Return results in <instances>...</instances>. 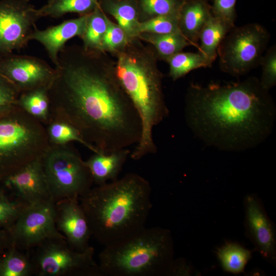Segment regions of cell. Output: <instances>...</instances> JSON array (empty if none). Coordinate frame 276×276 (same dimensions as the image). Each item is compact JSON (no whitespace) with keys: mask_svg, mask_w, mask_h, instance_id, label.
I'll return each mask as SVG.
<instances>
[{"mask_svg":"<svg viewBox=\"0 0 276 276\" xmlns=\"http://www.w3.org/2000/svg\"><path fill=\"white\" fill-rule=\"evenodd\" d=\"M54 68L48 89L50 119L72 124L101 153L139 142L140 117L104 52L65 45Z\"/></svg>","mask_w":276,"mask_h":276,"instance_id":"cell-1","label":"cell"},{"mask_svg":"<svg viewBox=\"0 0 276 276\" xmlns=\"http://www.w3.org/2000/svg\"><path fill=\"white\" fill-rule=\"evenodd\" d=\"M184 112L188 127L205 144L239 152L254 148L269 136L276 107L269 90L251 76L225 84L191 83Z\"/></svg>","mask_w":276,"mask_h":276,"instance_id":"cell-2","label":"cell"},{"mask_svg":"<svg viewBox=\"0 0 276 276\" xmlns=\"http://www.w3.org/2000/svg\"><path fill=\"white\" fill-rule=\"evenodd\" d=\"M79 199L91 236L107 246L146 227L152 208L151 187L142 176L128 173L114 181L92 187Z\"/></svg>","mask_w":276,"mask_h":276,"instance_id":"cell-3","label":"cell"},{"mask_svg":"<svg viewBox=\"0 0 276 276\" xmlns=\"http://www.w3.org/2000/svg\"><path fill=\"white\" fill-rule=\"evenodd\" d=\"M116 52V76L141 122V138L130 155L132 159L137 160L156 152L153 130L169 115L163 90V75L157 67L155 54L135 38L130 39Z\"/></svg>","mask_w":276,"mask_h":276,"instance_id":"cell-4","label":"cell"},{"mask_svg":"<svg viewBox=\"0 0 276 276\" xmlns=\"http://www.w3.org/2000/svg\"><path fill=\"white\" fill-rule=\"evenodd\" d=\"M174 259L171 232L145 227L132 236L104 246L99 255L103 276L165 275Z\"/></svg>","mask_w":276,"mask_h":276,"instance_id":"cell-5","label":"cell"},{"mask_svg":"<svg viewBox=\"0 0 276 276\" xmlns=\"http://www.w3.org/2000/svg\"><path fill=\"white\" fill-rule=\"evenodd\" d=\"M49 146L44 125L18 106L0 114V182L42 157Z\"/></svg>","mask_w":276,"mask_h":276,"instance_id":"cell-6","label":"cell"},{"mask_svg":"<svg viewBox=\"0 0 276 276\" xmlns=\"http://www.w3.org/2000/svg\"><path fill=\"white\" fill-rule=\"evenodd\" d=\"M52 200L79 198L94 181L81 154L71 143L50 145L41 157Z\"/></svg>","mask_w":276,"mask_h":276,"instance_id":"cell-7","label":"cell"},{"mask_svg":"<svg viewBox=\"0 0 276 276\" xmlns=\"http://www.w3.org/2000/svg\"><path fill=\"white\" fill-rule=\"evenodd\" d=\"M270 38L268 30L258 23L234 26L217 50L220 70L236 77L248 74L260 65Z\"/></svg>","mask_w":276,"mask_h":276,"instance_id":"cell-8","label":"cell"},{"mask_svg":"<svg viewBox=\"0 0 276 276\" xmlns=\"http://www.w3.org/2000/svg\"><path fill=\"white\" fill-rule=\"evenodd\" d=\"M34 275L37 276H103L94 259L95 249H72L64 239L47 240L33 249Z\"/></svg>","mask_w":276,"mask_h":276,"instance_id":"cell-9","label":"cell"},{"mask_svg":"<svg viewBox=\"0 0 276 276\" xmlns=\"http://www.w3.org/2000/svg\"><path fill=\"white\" fill-rule=\"evenodd\" d=\"M8 232L11 244L27 251L48 239H65L56 227L52 200L27 204Z\"/></svg>","mask_w":276,"mask_h":276,"instance_id":"cell-10","label":"cell"},{"mask_svg":"<svg viewBox=\"0 0 276 276\" xmlns=\"http://www.w3.org/2000/svg\"><path fill=\"white\" fill-rule=\"evenodd\" d=\"M40 18L31 0H0V59L27 45Z\"/></svg>","mask_w":276,"mask_h":276,"instance_id":"cell-11","label":"cell"},{"mask_svg":"<svg viewBox=\"0 0 276 276\" xmlns=\"http://www.w3.org/2000/svg\"><path fill=\"white\" fill-rule=\"evenodd\" d=\"M0 73L21 93L41 87L49 88L54 79L55 70L37 57L12 54L0 59Z\"/></svg>","mask_w":276,"mask_h":276,"instance_id":"cell-12","label":"cell"},{"mask_svg":"<svg viewBox=\"0 0 276 276\" xmlns=\"http://www.w3.org/2000/svg\"><path fill=\"white\" fill-rule=\"evenodd\" d=\"M245 235L262 258L273 266L276 263V233L262 201L255 194L245 197Z\"/></svg>","mask_w":276,"mask_h":276,"instance_id":"cell-13","label":"cell"},{"mask_svg":"<svg viewBox=\"0 0 276 276\" xmlns=\"http://www.w3.org/2000/svg\"><path fill=\"white\" fill-rule=\"evenodd\" d=\"M0 183L12 197L26 204L52 200L41 157L8 175Z\"/></svg>","mask_w":276,"mask_h":276,"instance_id":"cell-14","label":"cell"},{"mask_svg":"<svg viewBox=\"0 0 276 276\" xmlns=\"http://www.w3.org/2000/svg\"><path fill=\"white\" fill-rule=\"evenodd\" d=\"M78 198L55 202V222L58 231L73 249L83 251L89 246L91 236L85 214Z\"/></svg>","mask_w":276,"mask_h":276,"instance_id":"cell-15","label":"cell"},{"mask_svg":"<svg viewBox=\"0 0 276 276\" xmlns=\"http://www.w3.org/2000/svg\"><path fill=\"white\" fill-rule=\"evenodd\" d=\"M88 14L66 20L44 30L36 27L31 34L30 40H36L41 43L51 60L56 65L59 53L65 46L66 42L75 36L81 37L84 34Z\"/></svg>","mask_w":276,"mask_h":276,"instance_id":"cell-16","label":"cell"},{"mask_svg":"<svg viewBox=\"0 0 276 276\" xmlns=\"http://www.w3.org/2000/svg\"><path fill=\"white\" fill-rule=\"evenodd\" d=\"M130 153L128 148L109 153H93L84 163L90 171L94 183L101 185L118 179Z\"/></svg>","mask_w":276,"mask_h":276,"instance_id":"cell-17","label":"cell"},{"mask_svg":"<svg viewBox=\"0 0 276 276\" xmlns=\"http://www.w3.org/2000/svg\"><path fill=\"white\" fill-rule=\"evenodd\" d=\"M212 14L201 1L186 5L178 13V24L181 34L198 50L201 30Z\"/></svg>","mask_w":276,"mask_h":276,"instance_id":"cell-18","label":"cell"},{"mask_svg":"<svg viewBox=\"0 0 276 276\" xmlns=\"http://www.w3.org/2000/svg\"><path fill=\"white\" fill-rule=\"evenodd\" d=\"M231 29L212 14L200 33V43L198 51L213 63L217 57V50L221 42Z\"/></svg>","mask_w":276,"mask_h":276,"instance_id":"cell-19","label":"cell"},{"mask_svg":"<svg viewBox=\"0 0 276 276\" xmlns=\"http://www.w3.org/2000/svg\"><path fill=\"white\" fill-rule=\"evenodd\" d=\"M47 87L20 94L16 105L44 125L50 120V100Z\"/></svg>","mask_w":276,"mask_h":276,"instance_id":"cell-20","label":"cell"},{"mask_svg":"<svg viewBox=\"0 0 276 276\" xmlns=\"http://www.w3.org/2000/svg\"><path fill=\"white\" fill-rule=\"evenodd\" d=\"M30 251L11 245L0 256V276L34 275Z\"/></svg>","mask_w":276,"mask_h":276,"instance_id":"cell-21","label":"cell"},{"mask_svg":"<svg viewBox=\"0 0 276 276\" xmlns=\"http://www.w3.org/2000/svg\"><path fill=\"white\" fill-rule=\"evenodd\" d=\"M44 127L50 145H65L77 142L93 153H100L94 146L85 141L79 131L68 122L59 119H51Z\"/></svg>","mask_w":276,"mask_h":276,"instance_id":"cell-22","label":"cell"},{"mask_svg":"<svg viewBox=\"0 0 276 276\" xmlns=\"http://www.w3.org/2000/svg\"><path fill=\"white\" fill-rule=\"evenodd\" d=\"M251 251L239 244L227 242L217 251V258L223 270L238 274L244 271L245 267L251 258Z\"/></svg>","mask_w":276,"mask_h":276,"instance_id":"cell-23","label":"cell"},{"mask_svg":"<svg viewBox=\"0 0 276 276\" xmlns=\"http://www.w3.org/2000/svg\"><path fill=\"white\" fill-rule=\"evenodd\" d=\"M169 65V76L175 81L191 71L201 67H211L212 63L201 53L178 52L166 60Z\"/></svg>","mask_w":276,"mask_h":276,"instance_id":"cell-24","label":"cell"},{"mask_svg":"<svg viewBox=\"0 0 276 276\" xmlns=\"http://www.w3.org/2000/svg\"><path fill=\"white\" fill-rule=\"evenodd\" d=\"M138 36L151 43L157 55L165 60L186 47L193 45L180 32L165 34L144 33Z\"/></svg>","mask_w":276,"mask_h":276,"instance_id":"cell-25","label":"cell"},{"mask_svg":"<svg viewBox=\"0 0 276 276\" xmlns=\"http://www.w3.org/2000/svg\"><path fill=\"white\" fill-rule=\"evenodd\" d=\"M103 7L117 20L118 25L130 38L138 36L140 21L134 6L129 2L104 1Z\"/></svg>","mask_w":276,"mask_h":276,"instance_id":"cell-26","label":"cell"},{"mask_svg":"<svg viewBox=\"0 0 276 276\" xmlns=\"http://www.w3.org/2000/svg\"><path fill=\"white\" fill-rule=\"evenodd\" d=\"M100 0H55L38 9L41 17L59 18L66 14L76 13L86 15L99 5Z\"/></svg>","mask_w":276,"mask_h":276,"instance_id":"cell-27","label":"cell"},{"mask_svg":"<svg viewBox=\"0 0 276 276\" xmlns=\"http://www.w3.org/2000/svg\"><path fill=\"white\" fill-rule=\"evenodd\" d=\"M108 19L100 5L88 14L85 30L81 37L83 40V47L85 49L101 51Z\"/></svg>","mask_w":276,"mask_h":276,"instance_id":"cell-28","label":"cell"},{"mask_svg":"<svg viewBox=\"0 0 276 276\" xmlns=\"http://www.w3.org/2000/svg\"><path fill=\"white\" fill-rule=\"evenodd\" d=\"M27 205L10 197L0 183V227L8 231Z\"/></svg>","mask_w":276,"mask_h":276,"instance_id":"cell-29","label":"cell"},{"mask_svg":"<svg viewBox=\"0 0 276 276\" xmlns=\"http://www.w3.org/2000/svg\"><path fill=\"white\" fill-rule=\"evenodd\" d=\"M137 31L139 35L144 33L165 34L180 32L178 24V14L156 16L145 21L140 22Z\"/></svg>","mask_w":276,"mask_h":276,"instance_id":"cell-30","label":"cell"},{"mask_svg":"<svg viewBox=\"0 0 276 276\" xmlns=\"http://www.w3.org/2000/svg\"><path fill=\"white\" fill-rule=\"evenodd\" d=\"M260 65L262 74L260 82L262 86L269 90L276 85V45H273L266 50Z\"/></svg>","mask_w":276,"mask_h":276,"instance_id":"cell-31","label":"cell"},{"mask_svg":"<svg viewBox=\"0 0 276 276\" xmlns=\"http://www.w3.org/2000/svg\"><path fill=\"white\" fill-rule=\"evenodd\" d=\"M130 39L131 38L123 29L108 18L107 29L102 41L101 51L116 52L123 48Z\"/></svg>","mask_w":276,"mask_h":276,"instance_id":"cell-32","label":"cell"},{"mask_svg":"<svg viewBox=\"0 0 276 276\" xmlns=\"http://www.w3.org/2000/svg\"><path fill=\"white\" fill-rule=\"evenodd\" d=\"M141 6L146 13L154 16L176 15L179 11L176 0H142Z\"/></svg>","mask_w":276,"mask_h":276,"instance_id":"cell-33","label":"cell"},{"mask_svg":"<svg viewBox=\"0 0 276 276\" xmlns=\"http://www.w3.org/2000/svg\"><path fill=\"white\" fill-rule=\"evenodd\" d=\"M20 94L16 87L0 73V114L16 105Z\"/></svg>","mask_w":276,"mask_h":276,"instance_id":"cell-34","label":"cell"},{"mask_svg":"<svg viewBox=\"0 0 276 276\" xmlns=\"http://www.w3.org/2000/svg\"><path fill=\"white\" fill-rule=\"evenodd\" d=\"M237 0H215L212 15L220 19L231 28L235 25V4Z\"/></svg>","mask_w":276,"mask_h":276,"instance_id":"cell-35","label":"cell"},{"mask_svg":"<svg viewBox=\"0 0 276 276\" xmlns=\"http://www.w3.org/2000/svg\"><path fill=\"white\" fill-rule=\"evenodd\" d=\"M192 268L187 261L183 258L173 259L169 266L165 275H190Z\"/></svg>","mask_w":276,"mask_h":276,"instance_id":"cell-36","label":"cell"},{"mask_svg":"<svg viewBox=\"0 0 276 276\" xmlns=\"http://www.w3.org/2000/svg\"><path fill=\"white\" fill-rule=\"evenodd\" d=\"M11 245L9 232L0 227V256Z\"/></svg>","mask_w":276,"mask_h":276,"instance_id":"cell-37","label":"cell"},{"mask_svg":"<svg viewBox=\"0 0 276 276\" xmlns=\"http://www.w3.org/2000/svg\"><path fill=\"white\" fill-rule=\"evenodd\" d=\"M54 1H55V0H48L47 3H51V2H53Z\"/></svg>","mask_w":276,"mask_h":276,"instance_id":"cell-38","label":"cell"}]
</instances>
